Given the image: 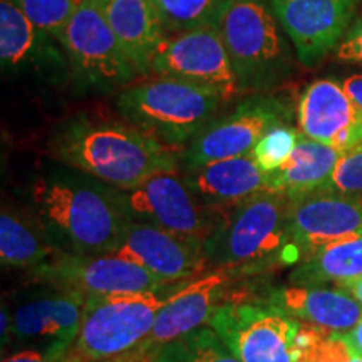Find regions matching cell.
Returning a JSON list of instances; mask_svg holds the SVG:
<instances>
[{"mask_svg": "<svg viewBox=\"0 0 362 362\" xmlns=\"http://www.w3.org/2000/svg\"><path fill=\"white\" fill-rule=\"evenodd\" d=\"M17 194L19 205L62 252L112 253L129 221L115 188L54 160L40 165Z\"/></svg>", "mask_w": 362, "mask_h": 362, "instance_id": "1", "label": "cell"}, {"mask_svg": "<svg viewBox=\"0 0 362 362\" xmlns=\"http://www.w3.org/2000/svg\"><path fill=\"white\" fill-rule=\"evenodd\" d=\"M49 160L83 171L117 189H128L161 171L180 170L181 149L160 141L119 116L83 111L49 134Z\"/></svg>", "mask_w": 362, "mask_h": 362, "instance_id": "2", "label": "cell"}, {"mask_svg": "<svg viewBox=\"0 0 362 362\" xmlns=\"http://www.w3.org/2000/svg\"><path fill=\"white\" fill-rule=\"evenodd\" d=\"M291 203L285 194L265 189L230 210L205 243L208 270H233L248 279L288 265Z\"/></svg>", "mask_w": 362, "mask_h": 362, "instance_id": "3", "label": "cell"}, {"mask_svg": "<svg viewBox=\"0 0 362 362\" xmlns=\"http://www.w3.org/2000/svg\"><path fill=\"white\" fill-rule=\"evenodd\" d=\"M218 33L232 61L242 94H267L292 71L291 39L270 0H228Z\"/></svg>", "mask_w": 362, "mask_h": 362, "instance_id": "4", "label": "cell"}, {"mask_svg": "<svg viewBox=\"0 0 362 362\" xmlns=\"http://www.w3.org/2000/svg\"><path fill=\"white\" fill-rule=\"evenodd\" d=\"M223 104L215 90L158 76L119 90L115 110L144 133L183 149L220 116Z\"/></svg>", "mask_w": 362, "mask_h": 362, "instance_id": "5", "label": "cell"}, {"mask_svg": "<svg viewBox=\"0 0 362 362\" xmlns=\"http://www.w3.org/2000/svg\"><path fill=\"white\" fill-rule=\"evenodd\" d=\"M185 282L131 296L89 298L83 324L66 362H103L141 347L163 307Z\"/></svg>", "mask_w": 362, "mask_h": 362, "instance_id": "6", "label": "cell"}, {"mask_svg": "<svg viewBox=\"0 0 362 362\" xmlns=\"http://www.w3.org/2000/svg\"><path fill=\"white\" fill-rule=\"evenodd\" d=\"M62 45L72 90L78 96L117 94L143 78L111 30L99 0H81L66 27Z\"/></svg>", "mask_w": 362, "mask_h": 362, "instance_id": "7", "label": "cell"}, {"mask_svg": "<svg viewBox=\"0 0 362 362\" xmlns=\"http://www.w3.org/2000/svg\"><path fill=\"white\" fill-rule=\"evenodd\" d=\"M115 189L128 220L160 226L203 243L220 228L228 214L206 205L188 187L180 170L161 171L128 189Z\"/></svg>", "mask_w": 362, "mask_h": 362, "instance_id": "8", "label": "cell"}, {"mask_svg": "<svg viewBox=\"0 0 362 362\" xmlns=\"http://www.w3.org/2000/svg\"><path fill=\"white\" fill-rule=\"evenodd\" d=\"M292 104L275 94H250L232 111L215 117L197 138L181 149L180 170L252 155L272 126L291 124Z\"/></svg>", "mask_w": 362, "mask_h": 362, "instance_id": "9", "label": "cell"}, {"mask_svg": "<svg viewBox=\"0 0 362 362\" xmlns=\"http://www.w3.org/2000/svg\"><path fill=\"white\" fill-rule=\"evenodd\" d=\"M208 325L242 362H297L300 322L267 302L226 300Z\"/></svg>", "mask_w": 362, "mask_h": 362, "instance_id": "10", "label": "cell"}, {"mask_svg": "<svg viewBox=\"0 0 362 362\" xmlns=\"http://www.w3.org/2000/svg\"><path fill=\"white\" fill-rule=\"evenodd\" d=\"M25 277L27 282L52 284L88 298L131 296L166 285L143 267L112 253L79 255L59 252L37 269L27 272Z\"/></svg>", "mask_w": 362, "mask_h": 362, "instance_id": "11", "label": "cell"}, {"mask_svg": "<svg viewBox=\"0 0 362 362\" xmlns=\"http://www.w3.org/2000/svg\"><path fill=\"white\" fill-rule=\"evenodd\" d=\"M25 292H19L12 302L16 349L25 347H61L69 351L78 337L88 297L52 284L27 282Z\"/></svg>", "mask_w": 362, "mask_h": 362, "instance_id": "12", "label": "cell"}, {"mask_svg": "<svg viewBox=\"0 0 362 362\" xmlns=\"http://www.w3.org/2000/svg\"><path fill=\"white\" fill-rule=\"evenodd\" d=\"M151 74L211 89L225 103L242 94L216 27L166 35L156 51Z\"/></svg>", "mask_w": 362, "mask_h": 362, "instance_id": "13", "label": "cell"}, {"mask_svg": "<svg viewBox=\"0 0 362 362\" xmlns=\"http://www.w3.org/2000/svg\"><path fill=\"white\" fill-rule=\"evenodd\" d=\"M0 62L6 78L30 79L47 88L71 83L64 45L35 27L12 0H0Z\"/></svg>", "mask_w": 362, "mask_h": 362, "instance_id": "14", "label": "cell"}, {"mask_svg": "<svg viewBox=\"0 0 362 362\" xmlns=\"http://www.w3.org/2000/svg\"><path fill=\"white\" fill-rule=\"evenodd\" d=\"M359 0H270L282 29L291 39L298 62L314 67L346 35Z\"/></svg>", "mask_w": 362, "mask_h": 362, "instance_id": "15", "label": "cell"}, {"mask_svg": "<svg viewBox=\"0 0 362 362\" xmlns=\"http://www.w3.org/2000/svg\"><path fill=\"white\" fill-rule=\"evenodd\" d=\"M112 255L134 262L165 284L188 282L208 272L205 243L143 221L126 223Z\"/></svg>", "mask_w": 362, "mask_h": 362, "instance_id": "16", "label": "cell"}, {"mask_svg": "<svg viewBox=\"0 0 362 362\" xmlns=\"http://www.w3.org/2000/svg\"><path fill=\"white\" fill-rule=\"evenodd\" d=\"M362 235V198L314 193L288 210V267L327 243Z\"/></svg>", "mask_w": 362, "mask_h": 362, "instance_id": "17", "label": "cell"}, {"mask_svg": "<svg viewBox=\"0 0 362 362\" xmlns=\"http://www.w3.org/2000/svg\"><path fill=\"white\" fill-rule=\"evenodd\" d=\"M233 270H208L200 277L188 280L163 307L146 346L161 347L210 324L211 315L232 298L235 285L245 280Z\"/></svg>", "mask_w": 362, "mask_h": 362, "instance_id": "18", "label": "cell"}, {"mask_svg": "<svg viewBox=\"0 0 362 362\" xmlns=\"http://www.w3.org/2000/svg\"><path fill=\"white\" fill-rule=\"evenodd\" d=\"M297 128L305 138L347 151L362 141V112L342 83L317 79L298 99Z\"/></svg>", "mask_w": 362, "mask_h": 362, "instance_id": "19", "label": "cell"}, {"mask_svg": "<svg viewBox=\"0 0 362 362\" xmlns=\"http://www.w3.org/2000/svg\"><path fill=\"white\" fill-rule=\"evenodd\" d=\"M255 300L275 305L298 322L341 336L349 334L362 317V305L354 297L342 288L327 285L270 287Z\"/></svg>", "mask_w": 362, "mask_h": 362, "instance_id": "20", "label": "cell"}, {"mask_svg": "<svg viewBox=\"0 0 362 362\" xmlns=\"http://www.w3.org/2000/svg\"><path fill=\"white\" fill-rule=\"evenodd\" d=\"M188 187L206 205L230 211L253 194L269 189V175L252 155L208 163L193 170H180Z\"/></svg>", "mask_w": 362, "mask_h": 362, "instance_id": "21", "label": "cell"}, {"mask_svg": "<svg viewBox=\"0 0 362 362\" xmlns=\"http://www.w3.org/2000/svg\"><path fill=\"white\" fill-rule=\"evenodd\" d=\"M99 6L126 56L146 78L166 37L153 0H99Z\"/></svg>", "mask_w": 362, "mask_h": 362, "instance_id": "22", "label": "cell"}, {"mask_svg": "<svg viewBox=\"0 0 362 362\" xmlns=\"http://www.w3.org/2000/svg\"><path fill=\"white\" fill-rule=\"evenodd\" d=\"M342 155L341 149L300 136L288 161L269 175V189L282 193L291 200L320 192Z\"/></svg>", "mask_w": 362, "mask_h": 362, "instance_id": "23", "label": "cell"}, {"mask_svg": "<svg viewBox=\"0 0 362 362\" xmlns=\"http://www.w3.org/2000/svg\"><path fill=\"white\" fill-rule=\"evenodd\" d=\"M59 248L21 205L4 203L0 214V262L2 267L30 272L51 260Z\"/></svg>", "mask_w": 362, "mask_h": 362, "instance_id": "24", "label": "cell"}, {"mask_svg": "<svg viewBox=\"0 0 362 362\" xmlns=\"http://www.w3.org/2000/svg\"><path fill=\"white\" fill-rule=\"evenodd\" d=\"M362 277V235L317 248L293 265L292 285H341Z\"/></svg>", "mask_w": 362, "mask_h": 362, "instance_id": "25", "label": "cell"}, {"mask_svg": "<svg viewBox=\"0 0 362 362\" xmlns=\"http://www.w3.org/2000/svg\"><path fill=\"white\" fill-rule=\"evenodd\" d=\"M158 362H242L210 325L156 347Z\"/></svg>", "mask_w": 362, "mask_h": 362, "instance_id": "26", "label": "cell"}, {"mask_svg": "<svg viewBox=\"0 0 362 362\" xmlns=\"http://www.w3.org/2000/svg\"><path fill=\"white\" fill-rule=\"evenodd\" d=\"M228 0H153L166 35L216 27Z\"/></svg>", "mask_w": 362, "mask_h": 362, "instance_id": "27", "label": "cell"}, {"mask_svg": "<svg viewBox=\"0 0 362 362\" xmlns=\"http://www.w3.org/2000/svg\"><path fill=\"white\" fill-rule=\"evenodd\" d=\"M302 133L291 124L272 126L253 148L252 156L264 173L270 175L282 168L292 156Z\"/></svg>", "mask_w": 362, "mask_h": 362, "instance_id": "28", "label": "cell"}, {"mask_svg": "<svg viewBox=\"0 0 362 362\" xmlns=\"http://www.w3.org/2000/svg\"><path fill=\"white\" fill-rule=\"evenodd\" d=\"M35 27L61 40L81 0H12Z\"/></svg>", "mask_w": 362, "mask_h": 362, "instance_id": "29", "label": "cell"}, {"mask_svg": "<svg viewBox=\"0 0 362 362\" xmlns=\"http://www.w3.org/2000/svg\"><path fill=\"white\" fill-rule=\"evenodd\" d=\"M317 193L362 198V144L344 151L330 180Z\"/></svg>", "mask_w": 362, "mask_h": 362, "instance_id": "30", "label": "cell"}, {"mask_svg": "<svg viewBox=\"0 0 362 362\" xmlns=\"http://www.w3.org/2000/svg\"><path fill=\"white\" fill-rule=\"evenodd\" d=\"M339 62L362 64V16L352 22L346 35L334 51Z\"/></svg>", "mask_w": 362, "mask_h": 362, "instance_id": "31", "label": "cell"}, {"mask_svg": "<svg viewBox=\"0 0 362 362\" xmlns=\"http://www.w3.org/2000/svg\"><path fill=\"white\" fill-rule=\"evenodd\" d=\"M66 349L61 347H25L2 357V362H66Z\"/></svg>", "mask_w": 362, "mask_h": 362, "instance_id": "32", "label": "cell"}, {"mask_svg": "<svg viewBox=\"0 0 362 362\" xmlns=\"http://www.w3.org/2000/svg\"><path fill=\"white\" fill-rule=\"evenodd\" d=\"M103 362H158L156 347H151V346H146V344H143L141 347L128 352V354H123L119 357H115V359H107Z\"/></svg>", "mask_w": 362, "mask_h": 362, "instance_id": "33", "label": "cell"}, {"mask_svg": "<svg viewBox=\"0 0 362 362\" xmlns=\"http://www.w3.org/2000/svg\"><path fill=\"white\" fill-rule=\"evenodd\" d=\"M342 86L354 106L362 112V74L349 76L342 81Z\"/></svg>", "mask_w": 362, "mask_h": 362, "instance_id": "34", "label": "cell"}, {"mask_svg": "<svg viewBox=\"0 0 362 362\" xmlns=\"http://www.w3.org/2000/svg\"><path fill=\"white\" fill-rule=\"evenodd\" d=\"M336 287L346 291L349 296L356 298L357 302L362 305V277H357L354 280H349V282H344L341 285H336Z\"/></svg>", "mask_w": 362, "mask_h": 362, "instance_id": "35", "label": "cell"}, {"mask_svg": "<svg viewBox=\"0 0 362 362\" xmlns=\"http://www.w3.org/2000/svg\"><path fill=\"white\" fill-rule=\"evenodd\" d=\"M346 337L352 346V349L362 356V317L359 319V322L356 324V327L349 334H346Z\"/></svg>", "mask_w": 362, "mask_h": 362, "instance_id": "36", "label": "cell"}, {"mask_svg": "<svg viewBox=\"0 0 362 362\" xmlns=\"http://www.w3.org/2000/svg\"><path fill=\"white\" fill-rule=\"evenodd\" d=\"M361 144H362V143H361Z\"/></svg>", "mask_w": 362, "mask_h": 362, "instance_id": "37", "label": "cell"}]
</instances>
